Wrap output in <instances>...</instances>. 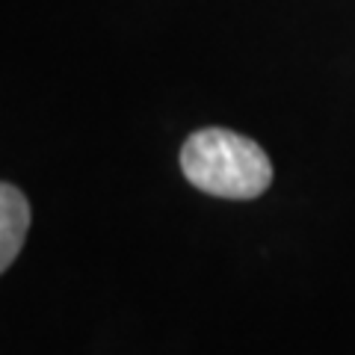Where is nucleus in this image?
Here are the masks:
<instances>
[{
	"label": "nucleus",
	"mask_w": 355,
	"mask_h": 355,
	"mask_svg": "<svg viewBox=\"0 0 355 355\" xmlns=\"http://www.w3.org/2000/svg\"><path fill=\"white\" fill-rule=\"evenodd\" d=\"M187 181L216 198H258L272 184V163L249 137L225 128L196 130L181 148Z\"/></svg>",
	"instance_id": "nucleus-1"
},
{
	"label": "nucleus",
	"mask_w": 355,
	"mask_h": 355,
	"mask_svg": "<svg viewBox=\"0 0 355 355\" xmlns=\"http://www.w3.org/2000/svg\"><path fill=\"white\" fill-rule=\"evenodd\" d=\"M30 231V202L12 184L0 181V272L18 258Z\"/></svg>",
	"instance_id": "nucleus-2"
}]
</instances>
